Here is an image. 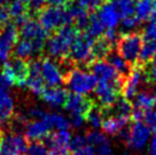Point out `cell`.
Returning a JSON list of instances; mask_svg holds the SVG:
<instances>
[{"instance_id":"1","label":"cell","mask_w":156,"mask_h":155,"mask_svg":"<svg viewBox=\"0 0 156 155\" xmlns=\"http://www.w3.org/2000/svg\"><path fill=\"white\" fill-rule=\"evenodd\" d=\"M80 31L72 24L65 25L55 31V33L47 39L44 49L48 56L54 59L61 60L65 58L75 38L78 37Z\"/></svg>"},{"instance_id":"2","label":"cell","mask_w":156,"mask_h":155,"mask_svg":"<svg viewBox=\"0 0 156 155\" xmlns=\"http://www.w3.org/2000/svg\"><path fill=\"white\" fill-rule=\"evenodd\" d=\"M64 83L74 94L86 95L95 90L97 79L92 73H88L80 67H72L64 75Z\"/></svg>"},{"instance_id":"3","label":"cell","mask_w":156,"mask_h":155,"mask_svg":"<svg viewBox=\"0 0 156 155\" xmlns=\"http://www.w3.org/2000/svg\"><path fill=\"white\" fill-rule=\"evenodd\" d=\"M37 15L39 17V23L48 32L57 31L63 26L73 23L67 9L64 7H58V6L44 7Z\"/></svg>"},{"instance_id":"4","label":"cell","mask_w":156,"mask_h":155,"mask_svg":"<svg viewBox=\"0 0 156 155\" xmlns=\"http://www.w3.org/2000/svg\"><path fill=\"white\" fill-rule=\"evenodd\" d=\"M1 74L8 85L24 87L30 74V63L21 57H14L2 64Z\"/></svg>"},{"instance_id":"5","label":"cell","mask_w":156,"mask_h":155,"mask_svg":"<svg viewBox=\"0 0 156 155\" xmlns=\"http://www.w3.org/2000/svg\"><path fill=\"white\" fill-rule=\"evenodd\" d=\"M92 45L94 39L87 33H79L69 48L66 58L74 65L89 66L92 63Z\"/></svg>"},{"instance_id":"6","label":"cell","mask_w":156,"mask_h":155,"mask_svg":"<svg viewBox=\"0 0 156 155\" xmlns=\"http://www.w3.org/2000/svg\"><path fill=\"white\" fill-rule=\"evenodd\" d=\"M141 32L122 33L116 41V50L130 65H134L138 62V57L143 46Z\"/></svg>"},{"instance_id":"7","label":"cell","mask_w":156,"mask_h":155,"mask_svg":"<svg viewBox=\"0 0 156 155\" xmlns=\"http://www.w3.org/2000/svg\"><path fill=\"white\" fill-rule=\"evenodd\" d=\"M88 69H90L91 73L96 77L97 81L113 83V85H115V86L120 87L122 90V87H123V83H124L126 78L119 73L107 60H105V59L94 60V62L88 66Z\"/></svg>"},{"instance_id":"8","label":"cell","mask_w":156,"mask_h":155,"mask_svg":"<svg viewBox=\"0 0 156 155\" xmlns=\"http://www.w3.org/2000/svg\"><path fill=\"white\" fill-rule=\"evenodd\" d=\"M20 38L33 42L44 52V45L48 39V31L34 18H27L20 29Z\"/></svg>"},{"instance_id":"9","label":"cell","mask_w":156,"mask_h":155,"mask_svg":"<svg viewBox=\"0 0 156 155\" xmlns=\"http://www.w3.org/2000/svg\"><path fill=\"white\" fill-rule=\"evenodd\" d=\"M146 75H145V66L139 63L132 65L130 74L126 78L123 87H122V95L128 100L134 98L138 94V89L141 85L146 83Z\"/></svg>"},{"instance_id":"10","label":"cell","mask_w":156,"mask_h":155,"mask_svg":"<svg viewBox=\"0 0 156 155\" xmlns=\"http://www.w3.org/2000/svg\"><path fill=\"white\" fill-rule=\"evenodd\" d=\"M20 39V30L15 23L8 22L0 31V64L8 59L9 55Z\"/></svg>"},{"instance_id":"11","label":"cell","mask_w":156,"mask_h":155,"mask_svg":"<svg viewBox=\"0 0 156 155\" xmlns=\"http://www.w3.org/2000/svg\"><path fill=\"white\" fill-rule=\"evenodd\" d=\"M71 138L72 136L69 129L57 130L50 132L42 142L49 150L48 155H69Z\"/></svg>"},{"instance_id":"12","label":"cell","mask_w":156,"mask_h":155,"mask_svg":"<svg viewBox=\"0 0 156 155\" xmlns=\"http://www.w3.org/2000/svg\"><path fill=\"white\" fill-rule=\"evenodd\" d=\"M151 129L141 121H137L130 127L129 139L126 146L134 150V151H143L146 147L149 137H151Z\"/></svg>"},{"instance_id":"13","label":"cell","mask_w":156,"mask_h":155,"mask_svg":"<svg viewBox=\"0 0 156 155\" xmlns=\"http://www.w3.org/2000/svg\"><path fill=\"white\" fill-rule=\"evenodd\" d=\"M95 102L91 98L80 94H69L64 108L69 113V115H80L86 117Z\"/></svg>"},{"instance_id":"14","label":"cell","mask_w":156,"mask_h":155,"mask_svg":"<svg viewBox=\"0 0 156 155\" xmlns=\"http://www.w3.org/2000/svg\"><path fill=\"white\" fill-rule=\"evenodd\" d=\"M27 139L18 132L7 135L2 138L0 155H23L27 150Z\"/></svg>"},{"instance_id":"15","label":"cell","mask_w":156,"mask_h":155,"mask_svg":"<svg viewBox=\"0 0 156 155\" xmlns=\"http://www.w3.org/2000/svg\"><path fill=\"white\" fill-rule=\"evenodd\" d=\"M41 74L48 87H59L64 83V74L61 66L50 57L41 58Z\"/></svg>"},{"instance_id":"16","label":"cell","mask_w":156,"mask_h":155,"mask_svg":"<svg viewBox=\"0 0 156 155\" xmlns=\"http://www.w3.org/2000/svg\"><path fill=\"white\" fill-rule=\"evenodd\" d=\"M121 91L122 90L120 87L115 86L113 83H107V82H99L97 83L95 88L96 96L101 107L113 106L117 98L120 97Z\"/></svg>"},{"instance_id":"17","label":"cell","mask_w":156,"mask_h":155,"mask_svg":"<svg viewBox=\"0 0 156 155\" xmlns=\"http://www.w3.org/2000/svg\"><path fill=\"white\" fill-rule=\"evenodd\" d=\"M25 86L31 92L37 96L41 95V92L47 87L41 74V59H34L30 63V74L26 80Z\"/></svg>"},{"instance_id":"18","label":"cell","mask_w":156,"mask_h":155,"mask_svg":"<svg viewBox=\"0 0 156 155\" xmlns=\"http://www.w3.org/2000/svg\"><path fill=\"white\" fill-rule=\"evenodd\" d=\"M50 130L51 128L44 119L27 121L24 127V136L27 139V142H35V140L42 142L50 134Z\"/></svg>"},{"instance_id":"19","label":"cell","mask_w":156,"mask_h":155,"mask_svg":"<svg viewBox=\"0 0 156 155\" xmlns=\"http://www.w3.org/2000/svg\"><path fill=\"white\" fill-rule=\"evenodd\" d=\"M69 94L59 87H46L40 97L51 107H64Z\"/></svg>"},{"instance_id":"20","label":"cell","mask_w":156,"mask_h":155,"mask_svg":"<svg viewBox=\"0 0 156 155\" xmlns=\"http://www.w3.org/2000/svg\"><path fill=\"white\" fill-rule=\"evenodd\" d=\"M104 119L105 120H103V123H101L103 131L109 136H116L123 128L128 127L131 121V116L108 115Z\"/></svg>"},{"instance_id":"21","label":"cell","mask_w":156,"mask_h":155,"mask_svg":"<svg viewBox=\"0 0 156 155\" xmlns=\"http://www.w3.org/2000/svg\"><path fill=\"white\" fill-rule=\"evenodd\" d=\"M96 14L101 21V23L104 24L105 27H107V29H115V26H117L119 22L121 20L115 8L111 4V1L108 2L105 1L98 8V12Z\"/></svg>"},{"instance_id":"22","label":"cell","mask_w":156,"mask_h":155,"mask_svg":"<svg viewBox=\"0 0 156 155\" xmlns=\"http://www.w3.org/2000/svg\"><path fill=\"white\" fill-rule=\"evenodd\" d=\"M134 108H139L141 111H148L156 108V91L154 90H141L139 91L133 98Z\"/></svg>"},{"instance_id":"23","label":"cell","mask_w":156,"mask_h":155,"mask_svg":"<svg viewBox=\"0 0 156 155\" xmlns=\"http://www.w3.org/2000/svg\"><path fill=\"white\" fill-rule=\"evenodd\" d=\"M105 60H107L109 64L112 65L113 67L124 78H126L130 74L132 65L129 64V63L120 55V52L116 50V48H114V47L112 48V50L108 52V55L106 56Z\"/></svg>"},{"instance_id":"24","label":"cell","mask_w":156,"mask_h":155,"mask_svg":"<svg viewBox=\"0 0 156 155\" xmlns=\"http://www.w3.org/2000/svg\"><path fill=\"white\" fill-rule=\"evenodd\" d=\"M14 117V99L6 91L0 92V122H8Z\"/></svg>"},{"instance_id":"25","label":"cell","mask_w":156,"mask_h":155,"mask_svg":"<svg viewBox=\"0 0 156 155\" xmlns=\"http://www.w3.org/2000/svg\"><path fill=\"white\" fill-rule=\"evenodd\" d=\"M155 10L154 0H137L134 15L141 21H149L153 18Z\"/></svg>"},{"instance_id":"26","label":"cell","mask_w":156,"mask_h":155,"mask_svg":"<svg viewBox=\"0 0 156 155\" xmlns=\"http://www.w3.org/2000/svg\"><path fill=\"white\" fill-rule=\"evenodd\" d=\"M137 0H111V4L117 12L121 20L134 16Z\"/></svg>"},{"instance_id":"27","label":"cell","mask_w":156,"mask_h":155,"mask_svg":"<svg viewBox=\"0 0 156 155\" xmlns=\"http://www.w3.org/2000/svg\"><path fill=\"white\" fill-rule=\"evenodd\" d=\"M114 47L112 43H109L104 37L97 38L92 45V62L94 60L105 59L108 52Z\"/></svg>"},{"instance_id":"28","label":"cell","mask_w":156,"mask_h":155,"mask_svg":"<svg viewBox=\"0 0 156 155\" xmlns=\"http://www.w3.org/2000/svg\"><path fill=\"white\" fill-rule=\"evenodd\" d=\"M105 32V26L97 16L96 13H92L89 15V20H88V24L86 27V33L92 39H97L103 37Z\"/></svg>"},{"instance_id":"29","label":"cell","mask_w":156,"mask_h":155,"mask_svg":"<svg viewBox=\"0 0 156 155\" xmlns=\"http://www.w3.org/2000/svg\"><path fill=\"white\" fill-rule=\"evenodd\" d=\"M156 56V41H145L141 46V50L139 54L138 62L139 64L146 66L148 63H151L153 58Z\"/></svg>"},{"instance_id":"30","label":"cell","mask_w":156,"mask_h":155,"mask_svg":"<svg viewBox=\"0 0 156 155\" xmlns=\"http://www.w3.org/2000/svg\"><path fill=\"white\" fill-rule=\"evenodd\" d=\"M44 120L47 122L50 128H55L57 130H65L69 129L71 122L66 119L64 115L58 113H46Z\"/></svg>"},{"instance_id":"31","label":"cell","mask_w":156,"mask_h":155,"mask_svg":"<svg viewBox=\"0 0 156 155\" xmlns=\"http://www.w3.org/2000/svg\"><path fill=\"white\" fill-rule=\"evenodd\" d=\"M103 119H104L103 108H101V106H98L97 104H95L92 106V108L89 111V113L86 116V121L95 129H98V128L101 127Z\"/></svg>"},{"instance_id":"32","label":"cell","mask_w":156,"mask_h":155,"mask_svg":"<svg viewBox=\"0 0 156 155\" xmlns=\"http://www.w3.org/2000/svg\"><path fill=\"white\" fill-rule=\"evenodd\" d=\"M49 150L46 146V144L41 140H35L31 142L30 145L26 150V155H48Z\"/></svg>"},{"instance_id":"33","label":"cell","mask_w":156,"mask_h":155,"mask_svg":"<svg viewBox=\"0 0 156 155\" xmlns=\"http://www.w3.org/2000/svg\"><path fill=\"white\" fill-rule=\"evenodd\" d=\"M86 139H87V142L90 145V146H99L104 142H108L107 137H105V135L103 132H99L97 130H94V131H88L87 135H86Z\"/></svg>"},{"instance_id":"34","label":"cell","mask_w":156,"mask_h":155,"mask_svg":"<svg viewBox=\"0 0 156 155\" xmlns=\"http://www.w3.org/2000/svg\"><path fill=\"white\" fill-rule=\"evenodd\" d=\"M141 37L144 41H156V20H149L141 31Z\"/></svg>"},{"instance_id":"35","label":"cell","mask_w":156,"mask_h":155,"mask_svg":"<svg viewBox=\"0 0 156 155\" xmlns=\"http://www.w3.org/2000/svg\"><path fill=\"white\" fill-rule=\"evenodd\" d=\"M144 123L151 129L153 134L156 135V108L145 111L144 113Z\"/></svg>"},{"instance_id":"36","label":"cell","mask_w":156,"mask_h":155,"mask_svg":"<svg viewBox=\"0 0 156 155\" xmlns=\"http://www.w3.org/2000/svg\"><path fill=\"white\" fill-rule=\"evenodd\" d=\"M145 75H146V81L156 87V56L153 58L151 63H148L145 66Z\"/></svg>"},{"instance_id":"37","label":"cell","mask_w":156,"mask_h":155,"mask_svg":"<svg viewBox=\"0 0 156 155\" xmlns=\"http://www.w3.org/2000/svg\"><path fill=\"white\" fill-rule=\"evenodd\" d=\"M139 24H140V20H139L136 15L134 16H131V17H126L122 20V31L123 32H128L130 33L131 31H133L136 27H138Z\"/></svg>"},{"instance_id":"38","label":"cell","mask_w":156,"mask_h":155,"mask_svg":"<svg viewBox=\"0 0 156 155\" xmlns=\"http://www.w3.org/2000/svg\"><path fill=\"white\" fill-rule=\"evenodd\" d=\"M87 139L86 136L82 135H75L74 137L71 138V142H69V151H78L80 148H82L87 145Z\"/></svg>"},{"instance_id":"39","label":"cell","mask_w":156,"mask_h":155,"mask_svg":"<svg viewBox=\"0 0 156 155\" xmlns=\"http://www.w3.org/2000/svg\"><path fill=\"white\" fill-rule=\"evenodd\" d=\"M79 4L83 6L87 10H96L105 2V0H76Z\"/></svg>"},{"instance_id":"40","label":"cell","mask_w":156,"mask_h":155,"mask_svg":"<svg viewBox=\"0 0 156 155\" xmlns=\"http://www.w3.org/2000/svg\"><path fill=\"white\" fill-rule=\"evenodd\" d=\"M103 37H104L109 43H112L113 46H114V45L116 43L117 39H119L120 35H119V33H117V31L115 30V29H107V30H105Z\"/></svg>"},{"instance_id":"41","label":"cell","mask_w":156,"mask_h":155,"mask_svg":"<svg viewBox=\"0 0 156 155\" xmlns=\"http://www.w3.org/2000/svg\"><path fill=\"white\" fill-rule=\"evenodd\" d=\"M46 113L42 108L40 107H31L29 110V117L33 119V120H42L46 115Z\"/></svg>"},{"instance_id":"42","label":"cell","mask_w":156,"mask_h":155,"mask_svg":"<svg viewBox=\"0 0 156 155\" xmlns=\"http://www.w3.org/2000/svg\"><path fill=\"white\" fill-rule=\"evenodd\" d=\"M96 153H97V155H112L113 151L112 147H111V144H109V140L99 145V146H97Z\"/></svg>"},{"instance_id":"43","label":"cell","mask_w":156,"mask_h":155,"mask_svg":"<svg viewBox=\"0 0 156 155\" xmlns=\"http://www.w3.org/2000/svg\"><path fill=\"white\" fill-rule=\"evenodd\" d=\"M73 155H96V152H95V150L92 148V146L86 145L84 147L80 148L78 151H74Z\"/></svg>"},{"instance_id":"44","label":"cell","mask_w":156,"mask_h":155,"mask_svg":"<svg viewBox=\"0 0 156 155\" xmlns=\"http://www.w3.org/2000/svg\"><path fill=\"white\" fill-rule=\"evenodd\" d=\"M47 2L50 6H58V7H64L65 5L69 2V0H47Z\"/></svg>"},{"instance_id":"45","label":"cell","mask_w":156,"mask_h":155,"mask_svg":"<svg viewBox=\"0 0 156 155\" xmlns=\"http://www.w3.org/2000/svg\"><path fill=\"white\" fill-rule=\"evenodd\" d=\"M148 155H156V135L153 137L152 142H151V144H149Z\"/></svg>"},{"instance_id":"46","label":"cell","mask_w":156,"mask_h":155,"mask_svg":"<svg viewBox=\"0 0 156 155\" xmlns=\"http://www.w3.org/2000/svg\"><path fill=\"white\" fill-rule=\"evenodd\" d=\"M7 87H8V83H7V81L5 80V78L2 77V74H0V92L6 91Z\"/></svg>"},{"instance_id":"47","label":"cell","mask_w":156,"mask_h":155,"mask_svg":"<svg viewBox=\"0 0 156 155\" xmlns=\"http://www.w3.org/2000/svg\"><path fill=\"white\" fill-rule=\"evenodd\" d=\"M2 134H1V131H0V147H1V142H2Z\"/></svg>"},{"instance_id":"48","label":"cell","mask_w":156,"mask_h":155,"mask_svg":"<svg viewBox=\"0 0 156 155\" xmlns=\"http://www.w3.org/2000/svg\"><path fill=\"white\" fill-rule=\"evenodd\" d=\"M153 18L156 20V4H155V10H154V15H153Z\"/></svg>"},{"instance_id":"49","label":"cell","mask_w":156,"mask_h":155,"mask_svg":"<svg viewBox=\"0 0 156 155\" xmlns=\"http://www.w3.org/2000/svg\"><path fill=\"white\" fill-rule=\"evenodd\" d=\"M154 2H155V4H156V0H154Z\"/></svg>"},{"instance_id":"50","label":"cell","mask_w":156,"mask_h":155,"mask_svg":"<svg viewBox=\"0 0 156 155\" xmlns=\"http://www.w3.org/2000/svg\"><path fill=\"white\" fill-rule=\"evenodd\" d=\"M0 131H1V130H0Z\"/></svg>"}]
</instances>
